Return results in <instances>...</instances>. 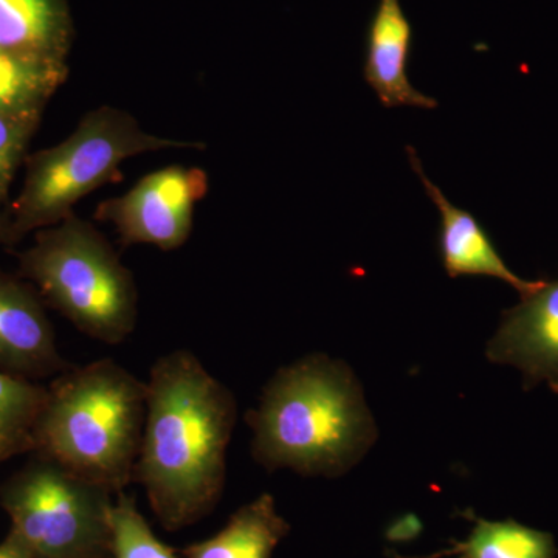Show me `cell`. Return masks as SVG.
Wrapping results in <instances>:
<instances>
[{
  "instance_id": "1",
  "label": "cell",
  "mask_w": 558,
  "mask_h": 558,
  "mask_svg": "<svg viewBox=\"0 0 558 558\" xmlns=\"http://www.w3.org/2000/svg\"><path fill=\"white\" fill-rule=\"evenodd\" d=\"M236 417L233 392L189 349L156 360L134 481L167 531L196 523L218 505Z\"/></svg>"
},
{
  "instance_id": "2",
  "label": "cell",
  "mask_w": 558,
  "mask_h": 558,
  "mask_svg": "<svg viewBox=\"0 0 558 558\" xmlns=\"http://www.w3.org/2000/svg\"><path fill=\"white\" fill-rule=\"evenodd\" d=\"M245 418L258 464L304 476L348 472L377 435L354 374L323 354L277 371Z\"/></svg>"
},
{
  "instance_id": "3",
  "label": "cell",
  "mask_w": 558,
  "mask_h": 558,
  "mask_svg": "<svg viewBox=\"0 0 558 558\" xmlns=\"http://www.w3.org/2000/svg\"><path fill=\"white\" fill-rule=\"evenodd\" d=\"M145 414L146 381L112 359L69 366L47 387L33 454L117 495L134 481Z\"/></svg>"
},
{
  "instance_id": "4",
  "label": "cell",
  "mask_w": 558,
  "mask_h": 558,
  "mask_svg": "<svg viewBox=\"0 0 558 558\" xmlns=\"http://www.w3.org/2000/svg\"><path fill=\"white\" fill-rule=\"evenodd\" d=\"M204 148V143L149 134L116 106L89 110L68 138L25 157L24 185L5 211L10 247L73 215V207L120 174L121 163L131 157Z\"/></svg>"
},
{
  "instance_id": "5",
  "label": "cell",
  "mask_w": 558,
  "mask_h": 558,
  "mask_svg": "<svg viewBox=\"0 0 558 558\" xmlns=\"http://www.w3.org/2000/svg\"><path fill=\"white\" fill-rule=\"evenodd\" d=\"M17 275L38 290L47 307L90 339L120 344L137 326L134 275L100 231L75 213L36 231L20 255Z\"/></svg>"
},
{
  "instance_id": "6",
  "label": "cell",
  "mask_w": 558,
  "mask_h": 558,
  "mask_svg": "<svg viewBox=\"0 0 558 558\" xmlns=\"http://www.w3.org/2000/svg\"><path fill=\"white\" fill-rule=\"evenodd\" d=\"M116 494L39 454L0 484L11 534L35 558H110Z\"/></svg>"
},
{
  "instance_id": "7",
  "label": "cell",
  "mask_w": 558,
  "mask_h": 558,
  "mask_svg": "<svg viewBox=\"0 0 558 558\" xmlns=\"http://www.w3.org/2000/svg\"><path fill=\"white\" fill-rule=\"evenodd\" d=\"M208 189V174L201 168L171 165L143 175L126 193L101 202L95 218L112 223L121 244L171 252L190 240L196 205Z\"/></svg>"
},
{
  "instance_id": "8",
  "label": "cell",
  "mask_w": 558,
  "mask_h": 558,
  "mask_svg": "<svg viewBox=\"0 0 558 558\" xmlns=\"http://www.w3.org/2000/svg\"><path fill=\"white\" fill-rule=\"evenodd\" d=\"M38 290L0 267V371L22 379L57 377L69 368Z\"/></svg>"
},
{
  "instance_id": "9",
  "label": "cell",
  "mask_w": 558,
  "mask_h": 558,
  "mask_svg": "<svg viewBox=\"0 0 558 558\" xmlns=\"http://www.w3.org/2000/svg\"><path fill=\"white\" fill-rule=\"evenodd\" d=\"M486 355L490 362L520 369L526 385L545 381L558 392V279L543 282L502 314Z\"/></svg>"
},
{
  "instance_id": "10",
  "label": "cell",
  "mask_w": 558,
  "mask_h": 558,
  "mask_svg": "<svg viewBox=\"0 0 558 558\" xmlns=\"http://www.w3.org/2000/svg\"><path fill=\"white\" fill-rule=\"evenodd\" d=\"M410 165L421 179L429 199L440 213L439 255L444 269L450 278L488 277L497 278L523 296L531 295L545 281H529L513 274L499 255L487 231L465 209L451 204L442 191L425 175L416 150L407 146Z\"/></svg>"
},
{
  "instance_id": "11",
  "label": "cell",
  "mask_w": 558,
  "mask_h": 558,
  "mask_svg": "<svg viewBox=\"0 0 558 558\" xmlns=\"http://www.w3.org/2000/svg\"><path fill=\"white\" fill-rule=\"evenodd\" d=\"M413 38L400 0H379L366 28L363 76L384 108H438V101L414 89L409 78Z\"/></svg>"
},
{
  "instance_id": "12",
  "label": "cell",
  "mask_w": 558,
  "mask_h": 558,
  "mask_svg": "<svg viewBox=\"0 0 558 558\" xmlns=\"http://www.w3.org/2000/svg\"><path fill=\"white\" fill-rule=\"evenodd\" d=\"M75 39L69 0H0V50L68 64Z\"/></svg>"
},
{
  "instance_id": "13",
  "label": "cell",
  "mask_w": 558,
  "mask_h": 558,
  "mask_svg": "<svg viewBox=\"0 0 558 558\" xmlns=\"http://www.w3.org/2000/svg\"><path fill=\"white\" fill-rule=\"evenodd\" d=\"M289 529L275 498L263 494L234 512L218 534L180 553L185 558H271Z\"/></svg>"
},
{
  "instance_id": "14",
  "label": "cell",
  "mask_w": 558,
  "mask_h": 558,
  "mask_svg": "<svg viewBox=\"0 0 558 558\" xmlns=\"http://www.w3.org/2000/svg\"><path fill=\"white\" fill-rule=\"evenodd\" d=\"M556 542L549 532L524 526L515 520L475 519V526L465 542L454 543L453 548L442 550L432 558H556Z\"/></svg>"
},
{
  "instance_id": "15",
  "label": "cell",
  "mask_w": 558,
  "mask_h": 558,
  "mask_svg": "<svg viewBox=\"0 0 558 558\" xmlns=\"http://www.w3.org/2000/svg\"><path fill=\"white\" fill-rule=\"evenodd\" d=\"M47 387L0 371V462L35 450Z\"/></svg>"
},
{
  "instance_id": "16",
  "label": "cell",
  "mask_w": 558,
  "mask_h": 558,
  "mask_svg": "<svg viewBox=\"0 0 558 558\" xmlns=\"http://www.w3.org/2000/svg\"><path fill=\"white\" fill-rule=\"evenodd\" d=\"M69 78V64H49L0 50V112H44Z\"/></svg>"
},
{
  "instance_id": "17",
  "label": "cell",
  "mask_w": 558,
  "mask_h": 558,
  "mask_svg": "<svg viewBox=\"0 0 558 558\" xmlns=\"http://www.w3.org/2000/svg\"><path fill=\"white\" fill-rule=\"evenodd\" d=\"M110 558H179L157 538L137 501L124 490L116 495L110 509Z\"/></svg>"
},
{
  "instance_id": "18",
  "label": "cell",
  "mask_w": 558,
  "mask_h": 558,
  "mask_svg": "<svg viewBox=\"0 0 558 558\" xmlns=\"http://www.w3.org/2000/svg\"><path fill=\"white\" fill-rule=\"evenodd\" d=\"M44 112H0V215Z\"/></svg>"
},
{
  "instance_id": "19",
  "label": "cell",
  "mask_w": 558,
  "mask_h": 558,
  "mask_svg": "<svg viewBox=\"0 0 558 558\" xmlns=\"http://www.w3.org/2000/svg\"><path fill=\"white\" fill-rule=\"evenodd\" d=\"M0 558H35L32 556L31 550L25 548L24 545L14 537L11 532L7 535L5 539L0 543Z\"/></svg>"
},
{
  "instance_id": "20",
  "label": "cell",
  "mask_w": 558,
  "mask_h": 558,
  "mask_svg": "<svg viewBox=\"0 0 558 558\" xmlns=\"http://www.w3.org/2000/svg\"><path fill=\"white\" fill-rule=\"evenodd\" d=\"M0 245L10 247L9 231H7L5 215H0Z\"/></svg>"
}]
</instances>
